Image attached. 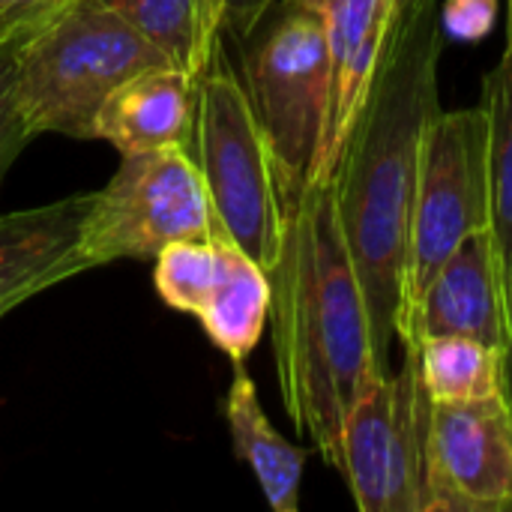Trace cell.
Returning <instances> with one entry per match:
<instances>
[{"instance_id": "44dd1931", "label": "cell", "mask_w": 512, "mask_h": 512, "mask_svg": "<svg viewBox=\"0 0 512 512\" xmlns=\"http://www.w3.org/2000/svg\"><path fill=\"white\" fill-rule=\"evenodd\" d=\"M438 15L444 36L480 42L495 24L498 0H444V6H438Z\"/></svg>"}, {"instance_id": "5bb4252c", "label": "cell", "mask_w": 512, "mask_h": 512, "mask_svg": "<svg viewBox=\"0 0 512 512\" xmlns=\"http://www.w3.org/2000/svg\"><path fill=\"white\" fill-rule=\"evenodd\" d=\"M225 423L231 429V444L237 459H243L252 474L258 477V486L264 489L267 504L276 512L300 510V483L306 468V450L294 447L288 438H282L270 417L261 408L255 381L243 369V363H234V378L225 396Z\"/></svg>"}, {"instance_id": "ba28073f", "label": "cell", "mask_w": 512, "mask_h": 512, "mask_svg": "<svg viewBox=\"0 0 512 512\" xmlns=\"http://www.w3.org/2000/svg\"><path fill=\"white\" fill-rule=\"evenodd\" d=\"M216 231L201 171L186 147L123 156L117 174L93 192L81 255L87 267L156 258L165 246Z\"/></svg>"}, {"instance_id": "7a4b0ae2", "label": "cell", "mask_w": 512, "mask_h": 512, "mask_svg": "<svg viewBox=\"0 0 512 512\" xmlns=\"http://www.w3.org/2000/svg\"><path fill=\"white\" fill-rule=\"evenodd\" d=\"M270 285L273 357L285 411L339 471L345 417L366 384L387 369L375 357L369 309L342 237L333 183L309 186L288 207Z\"/></svg>"}, {"instance_id": "d6986e66", "label": "cell", "mask_w": 512, "mask_h": 512, "mask_svg": "<svg viewBox=\"0 0 512 512\" xmlns=\"http://www.w3.org/2000/svg\"><path fill=\"white\" fill-rule=\"evenodd\" d=\"M15 42L0 45V183L18 153L36 138L15 99Z\"/></svg>"}, {"instance_id": "52a82bcc", "label": "cell", "mask_w": 512, "mask_h": 512, "mask_svg": "<svg viewBox=\"0 0 512 512\" xmlns=\"http://www.w3.org/2000/svg\"><path fill=\"white\" fill-rule=\"evenodd\" d=\"M399 372H378L342 429V465L360 512H429V414L414 345Z\"/></svg>"}, {"instance_id": "9a60e30c", "label": "cell", "mask_w": 512, "mask_h": 512, "mask_svg": "<svg viewBox=\"0 0 512 512\" xmlns=\"http://www.w3.org/2000/svg\"><path fill=\"white\" fill-rule=\"evenodd\" d=\"M270 300L273 285L267 270L222 234L219 273L195 312L210 342L234 363H243L261 342L264 324L270 321Z\"/></svg>"}, {"instance_id": "2e32d148", "label": "cell", "mask_w": 512, "mask_h": 512, "mask_svg": "<svg viewBox=\"0 0 512 512\" xmlns=\"http://www.w3.org/2000/svg\"><path fill=\"white\" fill-rule=\"evenodd\" d=\"M144 36L171 66L204 78L225 27L222 0H99Z\"/></svg>"}, {"instance_id": "d4e9b609", "label": "cell", "mask_w": 512, "mask_h": 512, "mask_svg": "<svg viewBox=\"0 0 512 512\" xmlns=\"http://www.w3.org/2000/svg\"><path fill=\"white\" fill-rule=\"evenodd\" d=\"M285 3H303V6H321L324 0H285Z\"/></svg>"}, {"instance_id": "8fae6325", "label": "cell", "mask_w": 512, "mask_h": 512, "mask_svg": "<svg viewBox=\"0 0 512 512\" xmlns=\"http://www.w3.org/2000/svg\"><path fill=\"white\" fill-rule=\"evenodd\" d=\"M426 336H468L507 351L512 342L492 228L465 237L420 294L402 345Z\"/></svg>"}, {"instance_id": "484cf974", "label": "cell", "mask_w": 512, "mask_h": 512, "mask_svg": "<svg viewBox=\"0 0 512 512\" xmlns=\"http://www.w3.org/2000/svg\"><path fill=\"white\" fill-rule=\"evenodd\" d=\"M507 33L512 36V0H510V21H507Z\"/></svg>"}, {"instance_id": "ac0fdd59", "label": "cell", "mask_w": 512, "mask_h": 512, "mask_svg": "<svg viewBox=\"0 0 512 512\" xmlns=\"http://www.w3.org/2000/svg\"><path fill=\"white\" fill-rule=\"evenodd\" d=\"M432 402H471L504 393V351L468 336H426L408 342Z\"/></svg>"}, {"instance_id": "603a6c76", "label": "cell", "mask_w": 512, "mask_h": 512, "mask_svg": "<svg viewBox=\"0 0 512 512\" xmlns=\"http://www.w3.org/2000/svg\"><path fill=\"white\" fill-rule=\"evenodd\" d=\"M438 3L441 0H393V18H390V36L387 39L399 36L420 12H426V9H432Z\"/></svg>"}, {"instance_id": "4316f807", "label": "cell", "mask_w": 512, "mask_h": 512, "mask_svg": "<svg viewBox=\"0 0 512 512\" xmlns=\"http://www.w3.org/2000/svg\"><path fill=\"white\" fill-rule=\"evenodd\" d=\"M510 512H512V510H510Z\"/></svg>"}, {"instance_id": "ffe728a7", "label": "cell", "mask_w": 512, "mask_h": 512, "mask_svg": "<svg viewBox=\"0 0 512 512\" xmlns=\"http://www.w3.org/2000/svg\"><path fill=\"white\" fill-rule=\"evenodd\" d=\"M72 3L75 0H0V45L21 42Z\"/></svg>"}, {"instance_id": "6da1fadb", "label": "cell", "mask_w": 512, "mask_h": 512, "mask_svg": "<svg viewBox=\"0 0 512 512\" xmlns=\"http://www.w3.org/2000/svg\"><path fill=\"white\" fill-rule=\"evenodd\" d=\"M438 6L420 12L399 36L387 39L366 108L330 180L381 369H390L387 354L402 312L426 132L441 111L438 66L444 30Z\"/></svg>"}, {"instance_id": "3957f363", "label": "cell", "mask_w": 512, "mask_h": 512, "mask_svg": "<svg viewBox=\"0 0 512 512\" xmlns=\"http://www.w3.org/2000/svg\"><path fill=\"white\" fill-rule=\"evenodd\" d=\"M15 99L33 135L93 138L102 102L135 72L168 63L99 0L66 12L15 42Z\"/></svg>"}, {"instance_id": "e0dca14e", "label": "cell", "mask_w": 512, "mask_h": 512, "mask_svg": "<svg viewBox=\"0 0 512 512\" xmlns=\"http://www.w3.org/2000/svg\"><path fill=\"white\" fill-rule=\"evenodd\" d=\"M492 126L489 144V198H492V237L501 261L504 300L512 333V36L498 66L483 81V102ZM512 345V342H510Z\"/></svg>"}, {"instance_id": "4fadbf2b", "label": "cell", "mask_w": 512, "mask_h": 512, "mask_svg": "<svg viewBox=\"0 0 512 512\" xmlns=\"http://www.w3.org/2000/svg\"><path fill=\"white\" fill-rule=\"evenodd\" d=\"M195 111L198 78L171 63H156L111 90L93 120V138L108 141L123 156L162 147L189 150Z\"/></svg>"}, {"instance_id": "7c38bea8", "label": "cell", "mask_w": 512, "mask_h": 512, "mask_svg": "<svg viewBox=\"0 0 512 512\" xmlns=\"http://www.w3.org/2000/svg\"><path fill=\"white\" fill-rule=\"evenodd\" d=\"M90 201L93 192H78L0 216V318L39 291L90 270L78 249Z\"/></svg>"}, {"instance_id": "cb8c5ba5", "label": "cell", "mask_w": 512, "mask_h": 512, "mask_svg": "<svg viewBox=\"0 0 512 512\" xmlns=\"http://www.w3.org/2000/svg\"><path fill=\"white\" fill-rule=\"evenodd\" d=\"M504 399H507L512 414V345L504 351Z\"/></svg>"}, {"instance_id": "5b68a950", "label": "cell", "mask_w": 512, "mask_h": 512, "mask_svg": "<svg viewBox=\"0 0 512 512\" xmlns=\"http://www.w3.org/2000/svg\"><path fill=\"white\" fill-rule=\"evenodd\" d=\"M189 153L201 171L216 231L252 255L270 276L282 252L288 207L243 81L228 69H210L198 81Z\"/></svg>"}, {"instance_id": "9c48e42d", "label": "cell", "mask_w": 512, "mask_h": 512, "mask_svg": "<svg viewBox=\"0 0 512 512\" xmlns=\"http://www.w3.org/2000/svg\"><path fill=\"white\" fill-rule=\"evenodd\" d=\"M512 510V414L504 393L432 402L429 512Z\"/></svg>"}, {"instance_id": "277c9868", "label": "cell", "mask_w": 512, "mask_h": 512, "mask_svg": "<svg viewBox=\"0 0 512 512\" xmlns=\"http://www.w3.org/2000/svg\"><path fill=\"white\" fill-rule=\"evenodd\" d=\"M243 90L270 144L285 207L315 186L327 123L321 6L276 0L246 36Z\"/></svg>"}, {"instance_id": "7402d4cb", "label": "cell", "mask_w": 512, "mask_h": 512, "mask_svg": "<svg viewBox=\"0 0 512 512\" xmlns=\"http://www.w3.org/2000/svg\"><path fill=\"white\" fill-rule=\"evenodd\" d=\"M225 3V24L237 33V36H249L258 21L270 12V6L276 0H222Z\"/></svg>"}, {"instance_id": "30bf717a", "label": "cell", "mask_w": 512, "mask_h": 512, "mask_svg": "<svg viewBox=\"0 0 512 512\" xmlns=\"http://www.w3.org/2000/svg\"><path fill=\"white\" fill-rule=\"evenodd\" d=\"M327 123L315 183H330L372 93L393 18V0H324Z\"/></svg>"}, {"instance_id": "8992f818", "label": "cell", "mask_w": 512, "mask_h": 512, "mask_svg": "<svg viewBox=\"0 0 512 512\" xmlns=\"http://www.w3.org/2000/svg\"><path fill=\"white\" fill-rule=\"evenodd\" d=\"M489 144L492 126L483 105L456 111L441 108L426 132L408 234L402 312L396 324L399 342L408 336L414 306L441 264L465 237L492 225Z\"/></svg>"}]
</instances>
